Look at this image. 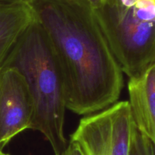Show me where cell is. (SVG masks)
I'll return each mask as SVG.
<instances>
[{
  "instance_id": "9a60e30c",
  "label": "cell",
  "mask_w": 155,
  "mask_h": 155,
  "mask_svg": "<svg viewBox=\"0 0 155 155\" xmlns=\"http://www.w3.org/2000/svg\"><path fill=\"white\" fill-rule=\"evenodd\" d=\"M1 4H4V3H0V5H1Z\"/></svg>"
},
{
  "instance_id": "5bb4252c",
  "label": "cell",
  "mask_w": 155,
  "mask_h": 155,
  "mask_svg": "<svg viewBox=\"0 0 155 155\" xmlns=\"http://www.w3.org/2000/svg\"><path fill=\"white\" fill-rule=\"evenodd\" d=\"M1 152H2V150H1V149H0V153H1Z\"/></svg>"
},
{
  "instance_id": "277c9868",
  "label": "cell",
  "mask_w": 155,
  "mask_h": 155,
  "mask_svg": "<svg viewBox=\"0 0 155 155\" xmlns=\"http://www.w3.org/2000/svg\"><path fill=\"white\" fill-rule=\"evenodd\" d=\"M134 128L129 102H116L82 119L71 141L85 155H130Z\"/></svg>"
},
{
  "instance_id": "3957f363",
  "label": "cell",
  "mask_w": 155,
  "mask_h": 155,
  "mask_svg": "<svg viewBox=\"0 0 155 155\" xmlns=\"http://www.w3.org/2000/svg\"><path fill=\"white\" fill-rule=\"evenodd\" d=\"M93 12L121 70L130 78L155 63V0H138L128 8L104 5Z\"/></svg>"
},
{
  "instance_id": "8992f818",
  "label": "cell",
  "mask_w": 155,
  "mask_h": 155,
  "mask_svg": "<svg viewBox=\"0 0 155 155\" xmlns=\"http://www.w3.org/2000/svg\"><path fill=\"white\" fill-rule=\"evenodd\" d=\"M130 110L135 126L155 145V63L128 82Z\"/></svg>"
},
{
  "instance_id": "8fae6325",
  "label": "cell",
  "mask_w": 155,
  "mask_h": 155,
  "mask_svg": "<svg viewBox=\"0 0 155 155\" xmlns=\"http://www.w3.org/2000/svg\"><path fill=\"white\" fill-rule=\"evenodd\" d=\"M80 1L86 5L92 11H95L100 9L104 4V0H80Z\"/></svg>"
},
{
  "instance_id": "7c38bea8",
  "label": "cell",
  "mask_w": 155,
  "mask_h": 155,
  "mask_svg": "<svg viewBox=\"0 0 155 155\" xmlns=\"http://www.w3.org/2000/svg\"><path fill=\"white\" fill-rule=\"evenodd\" d=\"M18 1H32V0H0V3L13 2H18Z\"/></svg>"
},
{
  "instance_id": "7a4b0ae2",
  "label": "cell",
  "mask_w": 155,
  "mask_h": 155,
  "mask_svg": "<svg viewBox=\"0 0 155 155\" xmlns=\"http://www.w3.org/2000/svg\"><path fill=\"white\" fill-rule=\"evenodd\" d=\"M2 66L18 70L24 77L33 104L31 128L42 133L55 155L68 146L67 109L63 75L52 47L36 19L24 32Z\"/></svg>"
},
{
  "instance_id": "5b68a950",
  "label": "cell",
  "mask_w": 155,
  "mask_h": 155,
  "mask_svg": "<svg viewBox=\"0 0 155 155\" xmlns=\"http://www.w3.org/2000/svg\"><path fill=\"white\" fill-rule=\"evenodd\" d=\"M33 104L28 87L15 68L0 67V149L15 136L30 129Z\"/></svg>"
},
{
  "instance_id": "9c48e42d",
  "label": "cell",
  "mask_w": 155,
  "mask_h": 155,
  "mask_svg": "<svg viewBox=\"0 0 155 155\" xmlns=\"http://www.w3.org/2000/svg\"><path fill=\"white\" fill-rule=\"evenodd\" d=\"M61 155H85L81 147L75 141H71L64 151Z\"/></svg>"
},
{
  "instance_id": "4fadbf2b",
  "label": "cell",
  "mask_w": 155,
  "mask_h": 155,
  "mask_svg": "<svg viewBox=\"0 0 155 155\" xmlns=\"http://www.w3.org/2000/svg\"><path fill=\"white\" fill-rule=\"evenodd\" d=\"M0 155H8V154H6V153H4L2 151L1 153H0Z\"/></svg>"
},
{
  "instance_id": "52a82bcc",
  "label": "cell",
  "mask_w": 155,
  "mask_h": 155,
  "mask_svg": "<svg viewBox=\"0 0 155 155\" xmlns=\"http://www.w3.org/2000/svg\"><path fill=\"white\" fill-rule=\"evenodd\" d=\"M35 18L31 1L0 5V67Z\"/></svg>"
},
{
  "instance_id": "30bf717a",
  "label": "cell",
  "mask_w": 155,
  "mask_h": 155,
  "mask_svg": "<svg viewBox=\"0 0 155 155\" xmlns=\"http://www.w3.org/2000/svg\"><path fill=\"white\" fill-rule=\"evenodd\" d=\"M138 0H104V4L119 8H128L133 5Z\"/></svg>"
},
{
  "instance_id": "6da1fadb",
  "label": "cell",
  "mask_w": 155,
  "mask_h": 155,
  "mask_svg": "<svg viewBox=\"0 0 155 155\" xmlns=\"http://www.w3.org/2000/svg\"><path fill=\"white\" fill-rule=\"evenodd\" d=\"M60 65L67 109L92 114L116 103L123 71L94 12L80 0H32Z\"/></svg>"
},
{
  "instance_id": "ba28073f",
  "label": "cell",
  "mask_w": 155,
  "mask_h": 155,
  "mask_svg": "<svg viewBox=\"0 0 155 155\" xmlns=\"http://www.w3.org/2000/svg\"><path fill=\"white\" fill-rule=\"evenodd\" d=\"M130 155H155V145L135 126Z\"/></svg>"
}]
</instances>
